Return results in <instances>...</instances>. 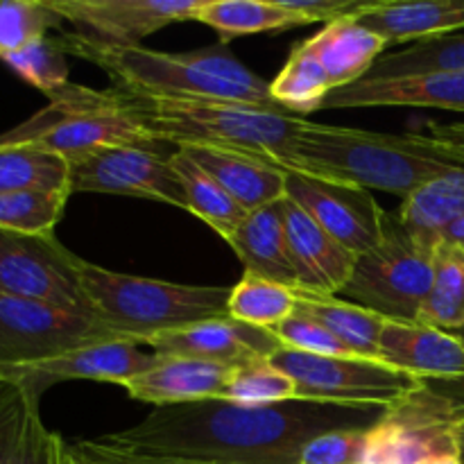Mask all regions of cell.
Returning a JSON list of instances; mask_svg holds the SVG:
<instances>
[{
    "mask_svg": "<svg viewBox=\"0 0 464 464\" xmlns=\"http://www.w3.org/2000/svg\"><path fill=\"white\" fill-rule=\"evenodd\" d=\"M456 442H458V453H460V460L464 462V415L458 417V421H456Z\"/></svg>",
    "mask_w": 464,
    "mask_h": 464,
    "instance_id": "bcb514c9",
    "label": "cell"
},
{
    "mask_svg": "<svg viewBox=\"0 0 464 464\" xmlns=\"http://www.w3.org/2000/svg\"><path fill=\"white\" fill-rule=\"evenodd\" d=\"M306 41L329 75L334 91L361 82L388 48L383 36L362 27L353 16L326 23L324 30Z\"/></svg>",
    "mask_w": 464,
    "mask_h": 464,
    "instance_id": "cb8c5ba5",
    "label": "cell"
},
{
    "mask_svg": "<svg viewBox=\"0 0 464 464\" xmlns=\"http://www.w3.org/2000/svg\"><path fill=\"white\" fill-rule=\"evenodd\" d=\"M420 322L449 334L464 331V254L449 245L438 247L435 281L421 306Z\"/></svg>",
    "mask_w": 464,
    "mask_h": 464,
    "instance_id": "836d02e7",
    "label": "cell"
},
{
    "mask_svg": "<svg viewBox=\"0 0 464 464\" xmlns=\"http://www.w3.org/2000/svg\"><path fill=\"white\" fill-rule=\"evenodd\" d=\"M297 311L306 313L335 335L353 356L379 361V338L385 317L331 295L297 290Z\"/></svg>",
    "mask_w": 464,
    "mask_h": 464,
    "instance_id": "4316f807",
    "label": "cell"
},
{
    "mask_svg": "<svg viewBox=\"0 0 464 464\" xmlns=\"http://www.w3.org/2000/svg\"><path fill=\"white\" fill-rule=\"evenodd\" d=\"M376 426V424H374ZM372 429H340L317 435L299 451V464H367Z\"/></svg>",
    "mask_w": 464,
    "mask_h": 464,
    "instance_id": "f35d334b",
    "label": "cell"
},
{
    "mask_svg": "<svg viewBox=\"0 0 464 464\" xmlns=\"http://www.w3.org/2000/svg\"><path fill=\"white\" fill-rule=\"evenodd\" d=\"M159 358H161L159 353H154L152 349H143L140 343H134V340H102V343L84 344V347H77L36 365L3 370L0 379L23 383L39 394L48 385L62 383V381H98V383L122 385L143 372L152 370Z\"/></svg>",
    "mask_w": 464,
    "mask_h": 464,
    "instance_id": "9a60e30c",
    "label": "cell"
},
{
    "mask_svg": "<svg viewBox=\"0 0 464 464\" xmlns=\"http://www.w3.org/2000/svg\"><path fill=\"white\" fill-rule=\"evenodd\" d=\"M66 440L62 435L53 433V456H50V464H62V449Z\"/></svg>",
    "mask_w": 464,
    "mask_h": 464,
    "instance_id": "f6af8a7d",
    "label": "cell"
},
{
    "mask_svg": "<svg viewBox=\"0 0 464 464\" xmlns=\"http://www.w3.org/2000/svg\"><path fill=\"white\" fill-rule=\"evenodd\" d=\"M284 168L406 199L435 177L464 166L429 134H379L304 121Z\"/></svg>",
    "mask_w": 464,
    "mask_h": 464,
    "instance_id": "3957f363",
    "label": "cell"
},
{
    "mask_svg": "<svg viewBox=\"0 0 464 464\" xmlns=\"http://www.w3.org/2000/svg\"><path fill=\"white\" fill-rule=\"evenodd\" d=\"M75 34L116 45H143L166 25L193 21L202 0H48Z\"/></svg>",
    "mask_w": 464,
    "mask_h": 464,
    "instance_id": "5bb4252c",
    "label": "cell"
},
{
    "mask_svg": "<svg viewBox=\"0 0 464 464\" xmlns=\"http://www.w3.org/2000/svg\"><path fill=\"white\" fill-rule=\"evenodd\" d=\"M285 240L297 275V290L338 297L352 279L356 254L331 238L293 199H281Z\"/></svg>",
    "mask_w": 464,
    "mask_h": 464,
    "instance_id": "e0dca14e",
    "label": "cell"
},
{
    "mask_svg": "<svg viewBox=\"0 0 464 464\" xmlns=\"http://www.w3.org/2000/svg\"><path fill=\"white\" fill-rule=\"evenodd\" d=\"M234 367L198 358L161 356L152 370L127 381L121 388L131 399L152 403L154 408L186 406L225 397Z\"/></svg>",
    "mask_w": 464,
    "mask_h": 464,
    "instance_id": "ffe728a7",
    "label": "cell"
},
{
    "mask_svg": "<svg viewBox=\"0 0 464 464\" xmlns=\"http://www.w3.org/2000/svg\"><path fill=\"white\" fill-rule=\"evenodd\" d=\"M39 397L23 383L0 385V464H50L53 433L41 420Z\"/></svg>",
    "mask_w": 464,
    "mask_h": 464,
    "instance_id": "d4e9b609",
    "label": "cell"
},
{
    "mask_svg": "<svg viewBox=\"0 0 464 464\" xmlns=\"http://www.w3.org/2000/svg\"><path fill=\"white\" fill-rule=\"evenodd\" d=\"M297 311V288L275 284L263 276L245 272L243 279L231 288L229 317L258 326L275 329Z\"/></svg>",
    "mask_w": 464,
    "mask_h": 464,
    "instance_id": "d6a6232c",
    "label": "cell"
},
{
    "mask_svg": "<svg viewBox=\"0 0 464 464\" xmlns=\"http://www.w3.org/2000/svg\"><path fill=\"white\" fill-rule=\"evenodd\" d=\"M63 18L48 0H0V59L59 30Z\"/></svg>",
    "mask_w": 464,
    "mask_h": 464,
    "instance_id": "8d00e7d4",
    "label": "cell"
},
{
    "mask_svg": "<svg viewBox=\"0 0 464 464\" xmlns=\"http://www.w3.org/2000/svg\"><path fill=\"white\" fill-rule=\"evenodd\" d=\"M0 385H3V379H0Z\"/></svg>",
    "mask_w": 464,
    "mask_h": 464,
    "instance_id": "681fc988",
    "label": "cell"
},
{
    "mask_svg": "<svg viewBox=\"0 0 464 464\" xmlns=\"http://www.w3.org/2000/svg\"><path fill=\"white\" fill-rule=\"evenodd\" d=\"M429 127V136L464 166V122H430Z\"/></svg>",
    "mask_w": 464,
    "mask_h": 464,
    "instance_id": "b9f144b4",
    "label": "cell"
},
{
    "mask_svg": "<svg viewBox=\"0 0 464 464\" xmlns=\"http://www.w3.org/2000/svg\"><path fill=\"white\" fill-rule=\"evenodd\" d=\"M379 361L417 381L464 376V343L456 334L421 322H385Z\"/></svg>",
    "mask_w": 464,
    "mask_h": 464,
    "instance_id": "ac0fdd59",
    "label": "cell"
},
{
    "mask_svg": "<svg viewBox=\"0 0 464 464\" xmlns=\"http://www.w3.org/2000/svg\"><path fill=\"white\" fill-rule=\"evenodd\" d=\"M388 408L295 401L275 406L199 401L154 408L140 424L102 435L139 451L222 464H299L304 444L340 429H372Z\"/></svg>",
    "mask_w": 464,
    "mask_h": 464,
    "instance_id": "6da1fadb",
    "label": "cell"
},
{
    "mask_svg": "<svg viewBox=\"0 0 464 464\" xmlns=\"http://www.w3.org/2000/svg\"><path fill=\"white\" fill-rule=\"evenodd\" d=\"M72 456L82 464H222L211 460H195L184 456H168V453L139 451V449L118 447L107 442L104 438L98 440H80L75 444H68Z\"/></svg>",
    "mask_w": 464,
    "mask_h": 464,
    "instance_id": "60d3db41",
    "label": "cell"
},
{
    "mask_svg": "<svg viewBox=\"0 0 464 464\" xmlns=\"http://www.w3.org/2000/svg\"><path fill=\"white\" fill-rule=\"evenodd\" d=\"M118 338L122 335L89 313L0 295V372L30 367L84 344Z\"/></svg>",
    "mask_w": 464,
    "mask_h": 464,
    "instance_id": "9c48e42d",
    "label": "cell"
},
{
    "mask_svg": "<svg viewBox=\"0 0 464 464\" xmlns=\"http://www.w3.org/2000/svg\"><path fill=\"white\" fill-rule=\"evenodd\" d=\"M145 347L159 356L198 358L218 365L240 367L254 361H267L284 344L270 329H258L225 315L154 335L145 343Z\"/></svg>",
    "mask_w": 464,
    "mask_h": 464,
    "instance_id": "2e32d148",
    "label": "cell"
},
{
    "mask_svg": "<svg viewBox=\"0 0 464 464\" xmlns=\"http://www.w3.org/2000/svg\"><path fill=\"white\" fill-rule=\"evenodd\" d=\"M193 21L216 30L222 44L261 32L302 27L299 18L281 0H202Z\"/></svg>",
    "mask_w": 464,
    "mask_h": 464,
    "instance_id": "83f0119b",
    "label": "cell"
},
{
    "mask_svg": "<svg viewBox=\"0 0 464 464\" xmlns=\"http://www.w3.org/2000/svg\"><path fill=\"white\" fill-rule=\"evenodd\" d=\"M21 190H71V168L59 154L34 145H9L0 134V195Z\"/></svg>",
    "mask_w": 464,
    "mask_h": 464,
    "instance_id": "4dcf8cb0",
    "label": "cell"
},
{
    "mask_svg": "<svg viewBox=\"0 0 464 464\" xmlns=\"http://www.w3.org/2000/svg\"><path fill=\"white\" fill-rule=\"evenodd\" d=\"M281 199L270 207L247 213L227 243L243 263L245 272L288 285V288H297V275H295L288 240H285Z\"/></svg>",
    "mask_w": 464,
    "mask_h": 464,
    "instance_id": "603a6c76",
    "label": "cell"
},
{
    "mask_svg": "<svg viewBox=\"0 0 464 464\" xmlns=\"http://www.w3.org/2000/svg\"><path fill=\"white\" fill-rule=\"evenodd\" d=\"M358 23L392 44H420L464 30V0H415V3H362L353 14Z\"/></svg>",
    "mask_w": 464,
    "mask_h": 464,
    "instance_id": "44dd1931",
    "label": "cell"
},
{
    "mask_svg": "<svg viewBox=\"0 0 464 464\" xmlns=\"http://www.w3.org/2000/svg\"><path fill=\"white\" fill-rule=\"evenodd\" d=\"M435 266L438 249L412 238L397 213H385L383 238L356 258L340 297L385 320L420 322L421 306L433 288Z\"/></svg>",
    "mask_w": 464,
    "mask_h": 464,
    "instance_id": "8992f818",
    "label": "cell"
},
{
    "mask_svg": "<svg viewBox=\"0 0 464 464\" xmlns=\"http://www.w3.org/2000/svg\"><path fill=\"white\" fill-rule=\"evenodd\" d=\"M184 152L247 213L270 207L285 198L284 168L275 163L218 148H186Z\"/></svg>",
    "mask_w": 464,
    "mask_h": 464,
    "instance_id": "7402d4cb",
    "label": "cell"
},
{
    "mask_svg": "<svg viewBox=\"0 0 464 464\" xmlns=\"http://www.w3.org/2000/svg\"><path fill=\"white\" fill-rule=\"evenodd\" d=\"M429 72H464V32L435 36L401 53L383 54L362 80H394Z\"/></svg>",
    "mask_w": 464,
    "mask_h": 464,
    "instance_id": "1f68e13d",
    "label": "cell"
},
{
    "mask_svg": "<svg viewBox=\"0 0 464 464\" xmlns=\"http://www.w3.org/2000/svg\"><path fill=\"white\" fill-rule=\"evenodd\" d=\"M285 198L306 211L331 238L362 256L383 238L385 208L370 190L284 168Z\"/></svg>",
    "mask_w": 464,
    "mask_h": 464,
    "instance_id": "4fadbf2b",
    "label": "cell"
},
{
    "mask_svg": "<svg viewBox=\"0 0 464 464\" xmlns=\"http://www.w3.org/2000/svg\"><path fill=\"white\" fill-rule=\"evenodd\" d=\"M415 107L464 113V72H429L394 80H361L335 89L324 109Z\"/></svg>",
    "mask_w": 464,
    "mask_h": 464,
    "instance_id": "d6986e66",
    "label": "cell"
},
{
    "mask_svg": "<svg viewBox=\"0 0 464 464\" xmlns=\"http://www.w3.org/2000/svg\"><path fill=\"white\" fill-rule=\"evenodd\" d=\"M456 421L447 399L420 381L372 426L367 464H433L460 458Z\"/></svg>",
    "mask_w": 464,
    "mask_h": 464,
    "instance_id": "8fae6325",
    "label": "cell"
},
{
    "mask_svg": "<svg viewBox=\"0 0 464 464\" xmlns=\"http://www.w3.org/2000/svg\"><path fill=\"white\" fill-rule=\"evenodd\" d=\"M80 276L91 315L140 344L154 335L229 315L231 288L145 279L89 261L82 263Z\"/></svg>",
    "mask_w": 464,
    "mask_h": 464,
    "instance_id": "5b68a950",
    "label": "cell"
},
{
    "mask_svg": "<svg viewBox=\"0 0 464 464\" xmlns=\"http://www.w3.org/2000/svg\"><path fill=\"white\" fill-rule=\"evenodd\" d=\"M62 464H82L77 460L75 456H72L71 447H68V442H63V449H62Z\"/></svg>",
    "mask_w": 464,
    "mask_h": 464,
    "instance_id": "7dc6e473",
    "label": "cell"
},
{
    "mask_svg": "<svg viewBox=\"0 0 464 464\" xmlns=\"http://www.w3.org/2000/svg\"><path fill=\"white\" fill-rule=\"evenodd\" d=\"M102 93L150 143L231 150L279 168L288 161L295 134L306 121L258 104L143 93L125 86H109Z\"/></svg>",
    "mask_w": 464,
    "mask_h": 464,
    "instance_id": "7a4b0ae2",
    "label": "cell"
},
{
    "mask_svg": "<svg viewBox=\"0 0 464 464\" xmlns=\"http://www.w3.org/2000/svg\"><path fill=\"white\" fill-rule=\"evenodd\" d=\"M72 193L68 190H21L0 195V229L18 234H54Z\"/></svg>",
    "mask_w": 464,
    "mask_h": 464,
    "instance_id": "e575fe53",
    "label": "cell"
},
{
    "mask_svg": "<svg viewBox=\"0 0 464 464\" xmlns=\"http://www.w3.org/2000/svg\"><path fill=\"white\" fill-rule=\"evenodd\" d=\"M3 62L21 80H25L36 91L48 95L50 100L71 84L66 50L62 48L57 36H45V39L34 41V44L25 45L18 53L7 54Z\"/></svg>",
    "mask_w": 464,
    "mask_h": 464,
    "instance_id": "d590c367",
    "label": "cell"
},
{
    "mask_svg": "<svg viewBox=\"0 0 464 464\" xmlns=\"http://www.w3.org/2000/svg\"><path fill=\"white\" fill-rule=\"evenodd\" d=\"M458 338L464 343V331H458ZM421 383L429 385L433 392H438L440 397H444L449 401V406L456 411V415H464V376L458 379H435V381H421Z\"/></svg>",
    "mask_w": 464,
    "mask_h": 464,
    "instance_id": "7bdbcfd3",
    "label": "cell"
},
{
    "mask_svg": "<svg viewBox=\"0 0 464 464\" xmlns=\"http://www.w3.org/2000/svg\"><path fill=\"white\" fill-rule=\"evenodd\" d=\"M84 258L63 247L54 234L0 229V295L34 299L89 313L80 267Z\"/></svg>",
    "mask_w": 464,
    "mask_h": 464,
    "instance_id": "7c38bea8",
    "label": "cell"
},
{
    "mask_svg": "<svg viewBox=\"0 0 464 464\" xmlns=\"http://www.w3.org/2000/svg\"><path fill=\"white\" fill-rule=\"evenodd\" d=\"M295 399H297V388L284 372L276 370L270 361H254L234 367V374L220 401L240 403V406H275Z\"/></svg>",
    "mask_w": 464,
    "mask_h": 464,
    "instance_id": "74e56055",
    "label": "cell"
},
{
    "mask_svg": "<svg viewBox=\"0 0 464 464\" xmlns=\"http://www.w3.org/2000/svg\"><path fill=\"white\" fill-rule=\"evenodd\" d=\"M157 143H118L71 159L72 193H107L154 199L188 211L184 181Z\"/></svg>",
    "mask_w": 464,
    "mask_h": 464,
    "instance_id": "30bf717a",
    "label": "cell"
},
{
    "mask_svg": "<svg viewBox=\"0 0 464 464\" xmlns=\"http://www.w3.org/2000/svg\"><path fill=\"white\" fill-rule=\"evenodd\" d=\"M440 245H449V247L458 249V252L464 254V216L460 220L453 222L447 231L442 234V243Z\"/></svg>",
    "mask_w": 464,
    "mask_h": 464,
    "instance_id": "ee69618b",
    "label": "cell"
},
{
    "mask_svg": "<svg viewBox=\"0 0 464 464\" xmlns=\"http://www.w3.org/2000/svg\"><path fill=\"white\" fill-rule=\"evenodd\" d=\"M267 361L284 372L302 401L390 408L420 381L361 356H311L281 347Z\"/></svg>",
    "mask_w": 464,
    "mask_h": 464,
    "instance_id": "ba28073f",
    "label": "cell"
},
{
    "mask_svg": "<svg viewBox=\"0 0 464 464\" xmlns=\"http://www.w3.org/2000/svg\"><path fill=\"white\" fill-rule=\"evenodd\" d=\"M270 93L290 116L304 118L317 109H324L334 86L308 41L295 45L285 66L270 82Z\"/></svg>",
    "mask_w": 464,
    "mask_h": 464,
    "instance_id": "f546056e",
    "label": "cell"
},
{
    "mask_svg": "<svg viewBox=\"0 0 464 464\" xmlns=\"http://www.w3.org/2000/svg\"><path fill=\"white\" fill-rule=\"evenodd\" d=\"M272 334L279 338L284 347L293 352L311 353V356H353L331 331H326L320 322L302 311H295L288 320L275 326Z\"/></svg>",
    "mask_w": 464,
    "mask_h": 464,
    "instance_id": "ab89813d",
    "label": "cell"
},
{
    "mask_svg": "<svg viewBox=\"0 0 464 464\" xmlns=\"http://www.w3.org/2000/svg\"><path fill=\"white\" fill-rule=\"evenodd\" d=\"M464 216V168H453L408 195L397 211L399 222L421 245L438 249L442 234Z\"/></svg>",
    "mask_w": 464,
    "mask_h": 464,
    "instance_id": "484cf974",
    "label": "cell"
},
{
    "mask_svg": "<svg viewBox=\"0 0 464 464\" xmlns=\"http://www.w3.org/2000/svg\"><path fill=\"white\" fill-rule=\"evenodd\" d=\"M9 145H34L66 161L102 145L150 143L104 98L102 89L68 84L45 109L3 134Z\"/></svg>",
    "mask_w": 464,
    "mask_h": 464,
    "instance_id": "52a82bcc",
    "label": "cell"
},
{
    "mask_svg": "<svg viewBox=\"0 0 464 464\" xmlns=\"http://www.w3.org/2000/svg\"><path fill=\"white\" fill-rule=\"evenodd\" d=\"M170 161L179 179L184 181L188 213L207 222L220 238L229 240L240 227V222L245 220L247 211L207 170H202L184 150H175Z\"/></svg>",
    "mask_w": 464,
    "mask_h": 464,
    "instance_id": "f1b7e54d",
    "label": "cell"
},
{
    "mask_svg": "<svg viewBox=\"0 0 464 464\" xmlns=\"http://www.w3.org/2000/svg\"><path fill=\"white\" fill-rule=\"evenodd\" d=\"M57 39L66 54H75L102 68L111 77L113 86L143 93L258 104L285 111L272 98L270 82L222 50L161 53L145 45L102 44L75 32H62Z\"/></svg>",
    "mask_w": 464,
    "mask_h": 464,
    "instance_id": "277c9868",
    "label": "cell"
},
{
    "mask_svg": "<svg viewBox=\"0 0 464 464\" xmlns=\"http://www.w3.org/2000/svg\"><path fill=\"white\" fill-rule=\"evenodd\" d=\"M433 464H464L460 458H447V460H440V462H433Z\"/></svg>",
    "mask_w": 464,
    "mask_h": 464,
    "instance_id": "c3c4849f",
    "label": "cell"
}]
</instances>
